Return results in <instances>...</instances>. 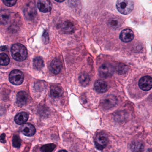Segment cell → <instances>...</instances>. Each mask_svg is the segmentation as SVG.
<instances>
[{"label":"cell","instance_id":"6da1fadb","mask_svg":"<svg viewBox=\"0 0 152 152\" xmlns=\"http://www.w3.org/2000/svg\"><path fill=\"white\" fill-rule=\"evenodd\" d=\"M11 52L13 58L19 62L26 60L28 55L26 48L20 43L14 44L11 47Z\"/></svg>","mask_w":152,"mask_h":152},{"label":"cell","instance_id":"7a4b0ae2","mask_svg":"<svg viewBox=\"0 0 152 152\" xmlns=\"http://www.w3.org/2000/svg\"><path fill=\"white\" fill-rule=\"evenodd\" d=\"M116 7L120 13L127 15L133 10L134 3L132 0H117Z\"/></svg>","mask_w":152,"mask_h":152},{"label":"cell","instance_id":"3957f363","mask_svg":"<svg viewBox=\"0 0 152 152\" xmlns=\"http://www.w3.org/2000/svg\"><path fill=\"white\" fill-rule=\"evenodd\" d=\"M24 79L23 73L19 70H13L10 74V81L14 85H21L23 82Z\"/></svg>","mask_w":152,"mask_h":152},{"label":"cell","instance_id":"277c9868","mask_svg":"<svg viewBox=\"0 0 152 152\" xmlns=\"http://www.w3.org/2000/svg\"><path fill=\"white\" fill-rule=\"evenodd\" d=\"M115 69L113 66L108 63L103 64L99 69V75L103 78L111 77L114 72Z\"/></svg>","mask_w":152,"mask_h":152},{"label":"cell","instance_id":"5b68a950","mask_svg":"<svg viewBox=\"0 0 152 152\" xmlns=\"http://www.w3.org/2000/svg\"><path fill=\"white\" fill-rule=\"evenodd\" d=\"M108 141V137L107 135L103 132H100L98 133L95 138V146L99 150H103L106 146Z\"/></svg>","mask_w":152,"mask_h":152},{"label":"cell","instance_id":"8992f818","mask_svg":"<svg viewBox=\"0 0 152 152\" xmlns=\"http://www.w3.org/2000/svg\"><path fill=\"white\" fill-rule=\"evenodd\" d=\"M117 103L116 97L113 95H108L102 99L101 106L105 109H109L113 107Z\"/></svg>","mask_w":152,"mask_h":152},{"label":"cell","instance_id":"52a82bcc","mask_svg":"<svg viewBox=\"0 0 152 152\" xmlns=\"http://www.w3.org/2000/svg\"><path fill=\"white\" fill-rule=\"evenodd\" d=\"M140 88L144 91H148L152 88V79L151 76H144L140 79L138 83Z\"/></svg>","mask_w":152,"mask_h":152},{"label":"cell","instance_id":"ba28073f","mask_svg":"<svg viewBox=\"0 0 152 152\" xmlns=\"http://www.w3.org/2000/svg\"><path fill=\"white\" fill-rule=\"evenodd\" d=\"M25 16L28 20H32L35 17L37 10L33 3H30L26 5L24 10Z\"/></svg>","mask_w":152,"mask_h":152},{"label":"cell","instance_id":"9c48e42d","mask_svg":"<svg viewBox=\"0 0 152 152\" xmlns=\"http://www.w3.org/2000/svg\"><path fill=\"white\" fill-rule=\"evenodd\" d=\"M20 130L23 134L28 137L34 136L36 132V129L34 126L30 123L24 124L20 128Z\"/></svg>","mask_w":152,"mask_h":152},{"label":"cell","instance_id":"30bf717a","mask_svg":"<svg viewBox=\"0 0 152 152\" xmlns=\"http://www.w3.org/2000/svg\"><path fill=\"white\" fill-rule=\"evenodd\" d=\"M134 38L133 31L129 29H125L121 32L120 39L124 42H129L132 41Z\"/></svg>","mask_w":152,"mask_h":152},{"label":"cell","instance_id":"8fae6325","mask_svg":"<svg viewBox=\"0 0 152 152\" xmlns=\"http://www.w3.org/2000/svg\"><path fill=\"white\" fill-rule=\"evenodd\" d=\"M38 7L41 12L48 13L51 10V4L49 0H39Z\"/></svg>","mask_w":152,"mask_h":152},{"label":"cell","instance_id":"7c38bea8","mask_svg":"<svg viewBox=\"0 0 152 152\" xmlns=\"http://www.w3.org/2000/svg\"><path fill=\"white\" fill-rule=\"evenodd\" d=\"M62 66V63L59 59H54L50 65V70L53 73L57 74L61 71Z\"/></svg>","mask_w":152,"mask_h":152},{"label":"cell","instance_id":"4fadbf2b","mask_svg":"<svg viewBox=\"0 0 152 152\" xmlns=\"http://www.w3.org/2000/svg\"><path fill=\"white\" fill-rule=\"evenodd\" d=\"M94 88L98 92L104 93L107 91L108 85L105 81L101 80H98L95 82Z\"/></svg>","mask_w":152,"mask_h":152},{"label":"cell","instance_id":"5bb4252c","mask_svg":"<svg viewBox=\"0 0 152 152\" xmlns=\"http://www.w3.org/2000/svg\"><path fill=\"white\" fill-rule=\"evenodd\" d=\"M29 119V115L26 112H22L18 114L15 118L16 123L22 125L25 123Z\"/></svg>","mask_w":152,"mask_h":152},{"label":"cell","instance_id":"9a60e30c","mask_svg":"<svg viewBox=\"0 0 152 152\" xmlns=\"http://www.w3.org/2000/svg\"><path fill=\"white\" fill-rule=\"evenodd\" d=\"M28 96L27 93L24 91L18 92L17 96V102L18 105L23 106L26 104L28 100Z\"/></svg>","mask_w":152,"mask_h":152},{"label":"cell","instance_id":"2e32d148","mask_svg":"<svg viewBox=\"0 0 152 152\" xmlns=\"http://www.w3.org/2000/svg\"><path fill=\"white\" fill-rule=\"evenodd\" d=\"M10 17V12L7 10L0 11V24L6 25Z\"/></svg>","mask_w":152,"mask_h":152},{"label":"cell","instance_id":"e0dca14e","mask_svg":"<svg viewBox=\"0 0 152 152\" xmlns=\"http://www.w3.org/2000/svg\"><path fill=\"white\" fill-rule=\"evenodd\" d=\"M144 144L141 141H135L132 143L130 148L134 152H142L144 150Z\"/></svg>","mask_w":152,"mask_h":152},{"label":"cell","instance_id":"ac0fdd59","mask_svg":"<svg viewBox=\"0 0 152 152\" xmlns=\"http://www.w3.org/2000/svg\"><path fill=\"white\" fill-rule=\"evenodd\" d=\"M61 29L64 32L69 33L73 31L74 26L71 22L66 21L62 24Z\"/></svg>","mask_w":152,"mask_h":152},{"label":"cell","instance_id":"d6986e66","mask_svg":"<svg viewBox=\"0 0 152 152\" xmlns=\"http://www.w3.org/2000/svg\"><path fill=\"white\" fill-rule=\"evenodd\" d=\"M79 82L80 84L83 87L88 86L90 81V78L87 74L82 73L79 76Z\"/></svg>","mask_w":152,"mask_h":152},{"label":"cell","instance_id":"ffe728a7","mask_svg":"<svg viewBox=\"0 0 152 152\" xmlns=\"http://www.w3.org/2000/svg\"><path fill=\"white\" fill-rule=\"evenodd\" d=\"M50 95L52 97L56 98L61 96L63 94L62 89L57 86L52 87L50 91Z\"/></svg>","mask_w":152,"mask_h":152},{"label":"cell","instance_id":"44dd1931","mask_svg":"<svg viewBox=\"0 0 152 152\" xmlns=\"http://www.w3.org/2000/svg\"><path fill=\"white\" fill-rule=\"evenodd\" d=\"M115 69L117 73L122 75L126 73L129 71V68L128 66L126 65L125 64L120 63L116 66Z\"/></svg>","mask_w":152,"mask_h":152},{"label":"cell","instance_id":"7402d4cb","mask_svg":"<svg viewBox=\"0 0 152 152\" xmlns=\"http://www.w3.org/2000/svg\"><path fill=\"white\" fill-rule=\"evenodd\" d=\"M122 22L119 18H113L109 21V25L112 28L117 29L120 28L121 26Z\"/></svg>","mask_w":152,"mask_h":152},{"label":"cell","instance_id":"603a6c76","mask_svg":"<svg viewBox=\"0 0 152 152\" xmlns=\"http://www.w3.org/2000/svg\"><path fill=\"white\" fill-rule=\"evenodd\" d=\"M33 66L35 69L39 70L44 66V61L40 57H37L34 59Z\"/></svg>","mask_w":152,"mask_h":152},{"label":"cell","instance_id":"cb8c5ba5","mask_svg":"<svg viewBox=\"0 0 152 152\" xmlns=\"http://www.w3.org/2000/svg\"><path fill=\"white\" fill-rule=\"evenodd\" d=\"M10 59L7 54L2 53L0 54V65L7 66L9 64Z\"/></svg>","mask_w":152,"mask_h":152},{"label":"cell","instance_id":"d4e9b609","mask_svg":"<svg viewBox=\"0 0 152 152\" xmlns=\"http://www.w3.org/2000/svg\"><path fill=\"white\" fill-rule=\"evenodd\" d=\"M56 145L53 144H47L42 146L41 148V151L43 152H50L56 148Z\"/></svg>","mask_w":152,"mask_h":152},{"label":"cell","instance_id":"484cf974","mask_svg":"<svg viewBox=\"0 0 152 152\" xmlns=\"http://www.w3.org/2000/svg\"><path fill=\"white\" fill-rule=\"evenodd\" d=\"M13 145L17 148H18L21 146V140L17 135H15L13 137Z\"/></svg>","mask_w":152,"mask_h":152},{"label":"cell","instance_id":"4316f807","mask_svg":"<svg viewBox=\"0 0 152 152\" xmlns=\"http://www.w3.org/2000/svg\"><path fill=\"white\" fill-rule=\"evenodd\" d=\"M3 3L7 7H11L15 5L17 0H2Z\"/></svg>","mask_w":152,"mask_h":152},{"label":"cell","instance_id":"83f0119b","mask_svg":"<svg viewBox=\"0 0 152 152\" xmlns=\"http://www.w3.org/2000/svg\"><path fill=\"white\" fill-rule=\"evenodd\" d=\"M0 142L2 143H6V134L5 133H2L1 136H0Z\"/></svg>","mask_w":152,"mask_h":152},{"label":"cell","instance_id":"f1b7e54d","mask_svg":"<svg viewBox=\"0 0 152 152\" xmlns=\"http://www.w3.org/2000/svg\"><path fill=\"white\" fill-rule=\"evenodd\" d=\"M42 39L43 41L45 42H47L48 41V35L47 32H45L43 34V37H42Z\"/></svg>","mask_w":152,"mask_h":152},{"label":"cell","instance_id":"f546056e","mask_svg":"<svg viewBox=\"0 0 152 152\" xmlns=\"http://www.w3.org/2000/svg\"><path fill=\"white\" fill-rule=\"evenodd\" d=\"M55 1H56L57 2H60V3H61V2H64V1L65 0H55Z\"/></svg>","mask_w":152,"mask_h":152},{"label":"cell","instance_id":"4dcf8cb0","mask_svg":"<svg viewBox=\"0 0 152 152\" xmlns=\"http://www.w3.org/2000/svg\"><path fill=\"white\" fill-rule=\"evenodd\" d=\"M60 151H66V150H60Z\"/></svg>","mask_w":152,"mask_h":152},{"label":"cell","instance_id":"1f68e13d","mask_svg":"<svg viewBox=\"0 0 152 152\" xmlns=\"http://www.w3.org/2000/svg\"><path fill=\"white\" fill-rule=\"evenodd\" d=\"M0 128H1V126H0Z\"/></svg>","mask_w":152,"mask_h":152}]
</instances>
